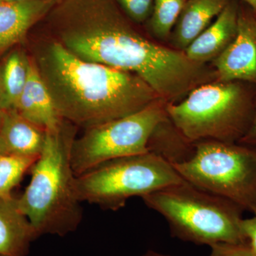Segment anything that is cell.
<instances>
[{"instance_id":"cell-1","label":"cell","mask_w":256,"mask_h":256,"mask_svg":"<svg viewBox=\"0 0 256 256\" xmlns=\"http://www.w3.org/2000/svg\"><path fill=\"white\" fill-rule=\"evenodd\" d=\"M42 21L52 38L76 56L140 77L168 102L218 80L208 64L148 40L116 0H58Z\"/></svg>"},{"instance_id":"cell-2","label":"cell","mask_w":256,"mask_h":256,"mask_svg":"<svg viewBox=\"0 0 256 256\" xmlns=\"http://www.w3.org/2000/svg\"><path fill=\"white\" fill-rule=\"evenodd\" d=\"M38 45L36 68L58 116L74 126L95 127L160 98L136 74L82 60L54 40Z\"/></svg>"},{"instance_id":"cell-3","label":"cell","mask_w":256,"mask_h":256,"mask_svg":"<svg viewBox=\"0 0 256 256\" xmlns=\"http://www.w3.org/2000/svg\"><path fill=\"white\" fill-rule=\"evenodd\" d=\"M63 120L56 131H46L41 154L31 168L32 178L20 198L18 208L26 216L37 238L64 236L78 228L82 208L72 164L73 126Z\"/></svg>"},{"instance_id":"cell-4","label":"cell","mask_w":256,"mask_h":256,"mask_svg":"<svg viewBox=\"0 0 256 256\" xmlns=\"http://www.w3.org/2000/svg\"><path fill=\"white\" fill-rule=\"evenodd\" d=\"M256 85L214 80L193 89L182 100L168 102V118L188 142L238 143L255 110Z\"/></svg>"},{"instance_id":"cell-5","label":"cell","mask_w":256,"mask_h":256,"mask_svg":"<svg viewBox=\"0 0 256 256\" xmlns=\"http://www.w3.org/2000/svg\"><path fill=\"white\" fill-rule=\"evenodd\" d=\"M142 200L166 220L172 235L183 242L210 247L247 242L240 230L242 207L185 180Z\"/></svg>"},{"instance_id":"cell-6","label":"cell","mask_w":256,"mask_h":256,"mask_svg":"<svg viewBox=\"0 0 256 256\" xmlns=\"http://www.w3.org/2000/svg\"><path fill=\"white\" fill-rule=\"evenodd\" d=\"M188 182L236 204L244 212L256 210V148L215 140L194 143L188 160L172 164Z\"/></svg>"},{"instance_id":"cell-7","label":"cell","mask_w":256,"mask_h":256,"mask_svg":"<svg viewBox=\"0 0 256 256\" xmlns=\"http://www.w3.org/2000/svg\"><path fill=\"white\" fill-rule=\"evenodd\" d=\"M184 180L172 163L148 152L102 163L76 176V184L80 202L117 210L132 197L142 198Z\"/></svg>"},{"instance_id":"cell-8","label":"cell","mask_w":256,"mask_h":256,"mask_svg":"<svg viewBox=\"0 0 256 256\" xmlns=\"http://www.w3.org/2000/svg\"><path fill=\"white\" fill-rule=\"evenodd\" d=\"M168 104L160 98L134 114L86 130L72 146L76 176L110 160L150 152L152 136L168 120Z\"/></svg>"},{"instance_id":"cell-9","label":"cell","mask_w":256,"mask_h":256,"mask_svg":"<svg viewBox=\"0 0 256 256\" xmlns=\"http://www.w3.org/2000/svg\"><path fill=\"white\" fill-rule=\"evenodd\" d=\"M212 63L218 80L256 85V12L240 0L236 34Z\"/></svg>"},{"instance_id":"cell-10","label":"cell","mask_w":256,"mask_h":256,"mask_svg":"<svg viewBox=\"0 0 256 256\" xmlns=\"http://www.w3.org/2000/svg\"><path fill=\"white\" fill-rule=\"evenodd\" d=\"M58 0H0V56L26 38Z\"/></svg>"},{"instance_id":"cell-11","label":"cell","mask_w":256,"mask_h":256,"mask_svg":"<svg viewBox=\"0 0 256 256\" xmlns=\"http://www.w3.org/2000/svg\"><path fill=\"white\" fill-rule=\"evenodd\" d=\"M240 0H230L216 18L184 52L192 62L207 64L222 54L236 34Z\"/></svg>"},{"instance_id":"cell-12","label":"cell","mask_w":256,"mask_h":256,"mask_svg":"<svg viewBox=\"0 0 256 256\" xmlns=\"http://www.w3.org/2000/svg\"><path fill=\"white\" fill-rule=\"evenodd\" d=\"M14 110L46 131L57 130L63 122L33 58H30L28 82Z\"/></svg>"},{"instance_id":"cell-13","label":"cell","mask_w":256,"mask_h":256,"mask_svg":"<svg viewBox=\"0 0 256 256\" xmlns=\"http://www.w3.org/2000/svg\"><path fill=\"white\" fill-rule=\"evenodd\" d=\"M46 130L14 110L5 111L0 124V154L38 158Z\"/></svg>"},{"instance_id":"cell-14","label":"cell","mask_w":256,"mask_h":256,"mask_svg":"<svg viewBox=\"0 0 256 256\" xmlns=\"http://www.w3.org/2000/svg\"><path fill=\"white\" fill-rule=\"evenodd\" d=\"M230 0H186L175 24L169 43L184 52L220 14Z\"/></svg>"},{"instance_id":"cell-15","label":"cell","mask_w":256,"mask_h":256,"mask_svg":"<svg viewBox=\"0 0 256 256\" xmlns=\"http://www.w3.org/2000/svg\"><path fill=\"white\" fill-rule=\"evenodd\" d=\"M37 238L16 198H0V256H26L30 244Z\"/></svg>"},{"instance_id":"cell-16","label":"cell","mask_w":256,"mask_h":256,"mask_svg":"<svg viewBox=\"0 0 256 256\" xmlns=\"http://www.w3.org/2000/svg\"><path fill=\"white\" fill-rule=\"evenodd\" d=\"M30 58L20 50L10 54L0 68V88L6 110H15L26 86Z\"/></svg>"},{"instance_id":"cell-17","label":"cell","mask_w":256,"mask_h":256,"mask_svg":"<svg viewBox=\"0 0 256 256\" xmlns=\"http://www.w3.org/2000/svg\"><path fill=\"white\" fill-rule=\"evenodd\" d=\"M186 0H154L150 16L146 28L153 38L169 42L172 32Z\"/></svg>"},{"instance_id":"cell-18","label":"cell","mask_w":256,"mask_h":256,"mask_svg":"<svg viewBox=\"0 0 256 256\" xmlns=\"http://www.w3.org/2000/svg\"><path fill=\"white\" fill-rule=\"evenodd\" d=\"M38 158L0 154V198L12 197V191Z\"/></svg>"},{"instance_id":"cell-19","label":"cell","mask_w":256,"mask_h":256,"mask_svg":"<svg viewBox=\"0 0 256 256\" xmlns=\"http://www.w3.org/2000/svg\"><path fill=\"white\" fill-rule=\"evenodd\" d=\"M122 12L136 24H146L150 16L154 0H116Z\"/></svg>"},{"instance_id":"cell-20","label":"cell","mask_w":256,"mask_h":256,"mask_svg":"<svg viewBox=\"0 0 256 256\" xmlns=\"http://www.w3.org/2000/svg\"><path fill=\"white\" fill-rule=\"evenodd\" d=\"M208 256H256L247 244H218L212 246Z\"/></svg>"},{"instance_id":"cell-21","label":"cell","mask_w":256,"mask_h":256,"mask_svg":"<svg viewBox=\"0 0 256 256\" xmlns=\"http://www.w3.org/2000/svg\"><path fill=\"white\" fill-rule=\"evenodd\" d=\"M240 230L252 250L256 254V210L250 218H242L240 222Z\"/></svg>"},{"instance_id":"cell-22","label":"cell","mask_w":256,"mask_h":256,"mask_svg":"<svg viewBox=\"0 0 256 256\" xmlns=\"http://www.w3.org/2000/svg\"><path fill=\"white\" fill-rule=\"evenodd\" d=\"M238 143L252 148H256V96L255 102V110H254V118L250 128L246 136L242 138Z\"/></svg>"},{"instance_id":"cell-23","label":"cell","mask_w":256,"mask_h":256,"mask_svg":"<svg viewBox=\"0 0 256 256\" xmlns=\"http://www.w3.org/2000/svg\"><path fill=\"white\" fill-rule=\"evenodd\" d=\"M6 110L4 104V99H3L2 92L1 88H0V124H1L3 116H4L5 111Z\"/></svg>"},{"instance_id":"cell-24","label":"cell","mask_w":256,"mask_h":256,"mask_svg":"<svg viewBox=\"0 0 256 256\" xmlns=\"http://www.w3.org/2000/svg\"><path fill=\"white\" fill-rule=\"evenodd\" d=\"M139 256H172L161 254V252H154V250H148V252Z\"/></svg>"},{"instance_id":"cell-25","label":"cell","mask_w":256,"mask_h":256,"mask_svg":"<svg viewBox=\"0 0 256 256\" xmlns=\"http://www.w3.org/2000/svg\"><path fill=\"white\" fill-rule=\"evenodd\" d=\"M240 1L250 6L256 12V0H240Z\"/></svg>"},{"instance_id":"cell-26","label":"cell","mask_w":256,"mask_h":256,"mask_svg":"<svg viewBox=\"0 0 256 256\" xmlns=\"http://www.w3.org/2000/svg\"><path fill=\"white\" fill-rule=\"evenodd\" d=\"M8 1H12V0H8Z\"/></svg>"},{"instance_id":"cell-27","label":"cell","mask_w":256,"mask_h":256,"mask_svg":"<svg viewBox=\"0 0 256 256\" xmlns=\"http://www.w3.org/2000/svg\"></svg>"}]
</instances>
